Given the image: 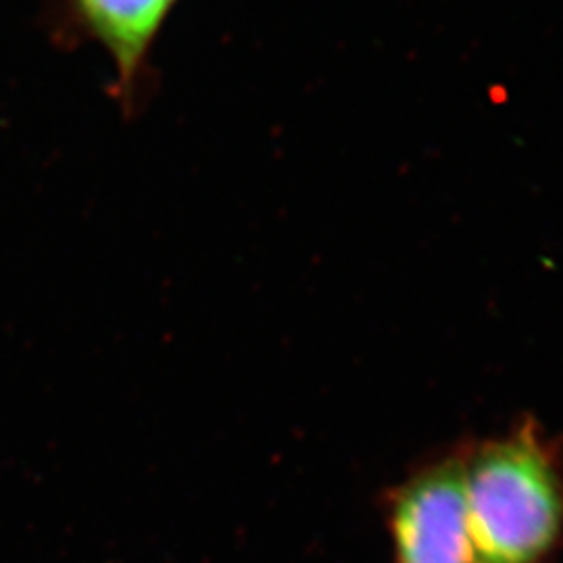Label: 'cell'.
<instances>
[{"label": "cell", "mask_w": 563, "mask_h": 563, "mask_svg": "<svg viewBox=\"0 0 563 563\" xmlns=\"http://www.w3.org/2000/svg\"><path fill=\"white\" fill-rule=\"evenodd\" d=\"M478 563H549L563 544V441L532 418L462 443Z\"/></svg>", "instance_id": "1"}, {"label": "cell", "mask_w": 563, "mask_h": 563, "mask_svg": "<svg viewBox=\"0 0 563 563\" xmlns=\"http://www.w3.org/2000/svg\"><path fill=\"white\" fill-rule=\"evenodd\" d=\"M180 0H42L48 36L63 48L95 44L111 59L109 92L125 118L155 92V44Z\"/></svg>", "instance_id": "2"}, {"label": "cell", "mask_w": 563, "mask_h": 563, "mask_svg": "<svg viewBox=\"0 0 563 563\" xmlns=\"http://www.w3.org/2000/svg\"><path fill=\"white\" fill-rule=\"evenodd\" d=\"M384 522L390 563H478L465 507L462 444L395 484L384 497Z\"/></svg>", "instance_id": "3"}]
</instances>
